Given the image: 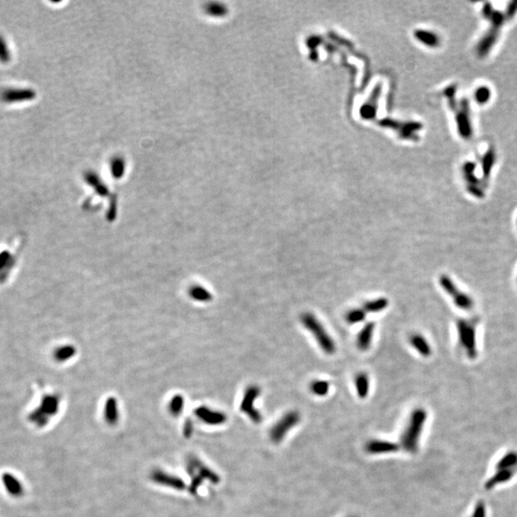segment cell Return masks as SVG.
Returning a JSON list of instances; mask_svg holds the SVG:
<instances>
[{"label":"cell","mask_w":517,"mask_h":517,"mask_svg":"<svg viewBox=\"0 0 517 517\" xmlns=\"http://www.w3.org/2000/svg\"><path fill=\"white\" fill-rule=\"evenodd\" d=\"M354 384L356 393L360 399H365L369 394L370 390V381L366 373H359L355 375Z\"/></svg>","instance_id":"cell-17"},{"label":"cell","mask_w":517,"mask_h":517,"mask_svg":"<svg viewBox=\"0 0 517 517\" xmlns=\"http://www.w3.org/2000/svg\"><path fill=\"white\" fill-rule=\"evenodd\" d=\"M486 507L485 504L480 501L477 503L473 510V513L471 517H486Z\"/></svg>","instance_id":"cell-26"},{"label":"cell","mask_w":517,"mask_h":517,"mask_svg":"<svg viewBox=\"0 0 517 517\" xmlns=\"http://www.w3.org/2000/svg\"><path fill=\"white\" fill-rule=\"evenodd\" d=\"M192 432H193V425H192V423L187 421L186 424H185V426H184V433H185L186 438H189V437L191 436Z\"/></svg>","instance_id":"cell-27"},{"label":"cell","mask_w":517,"mask_h":517,"mask_svg":"<svg viewBox=\"0 0 517 517\" xmlns=\"http://www.w3.org/2000/svg\"><path fill=\"white\" fill-rule=\"evenodd\" d=\"M1 481L8 493L14 498H21L24 495L25 489L22 481L14 474L5 472L1 476Z\"/></svg>","instance_id":"cell-13"},{"label":"cell","mask_w":517,"mask_h":517,"mask_svg":"<svg viewBox=\"0 0 517 517\" xmlns=\"http://www.w3.org/2000/svg\"><path fill=\"white\" fill-rule=\"evenodd\" d=\"M59 407V399L57 395H44L36 409L28 416V421L38 428L45 427L50 423L51 419L56 416Z\"/></svg>","instance_id":"cell-4"},{"label":"cell","mask_w":517,"mask_h":517,"mask_svg":"<svg viewBox=\"0 0 517 517\" xmlns=\"http://www.w3.org/2000/svg\"><path fill=\"white\" fill-rule=\"evenodd\" d=\"M183 400L181 396H176L170 403V413L173 416H178L181 415V412L183 410Z\"/></svg>","instance_id":"cell-24"},{"label":"cell","mask_w":517,"mask_h":517,"mask_svg":"<svg viewBox=\"0 0 517 517\" xmlns=\"http://www.w3.org/2000/svg\"><path fill=\"white\" fill-rule=\"evenodd\" d=\"M310 391L318 396H324L328 395L330 391V383L329 381L317 380L310 383Z\"/></svg>","instance_id":"cell-21"},{"label":"cell","mask_w":517,"mask_h":517,"mask_svg":"<svg viewBox=\"0 0 517 517\" xmlns=\"http://www.w3.org/2000/svg\"><path fill=\"white\" fill-rule=\"evenodd\" d=\"M476 325L477 321L471 319H458L456 322L460 347L470 359H475L478 355Z\"/></svg>","instance_id":"cell-3"},{"label":"cell","mask_w":517,"mask_h":517,"mask_svg":"<svg viewBox=\"0 0 517 517\" xmlns=\"http://www.w3.org/2000/svg\"><path fill=\"white\" fill-rule=\"evenodd\" d=\"M366 318V312L363 309H352L349 310L346 315L345 319L347 323L357 324L364 321Z\"/></svg>","instance_id":"cell-22"},{"label":"cell","mask_w":517,"mask_h":517,"mask_svg":"<svg viewBox=\"0 0 517 517\" xmlns=\"http://www.w3.org/2000/svg\"><path fill=\"white\" fill-rule=\"evenodd\" d=\"M350 517H354V516H350Z\"/></svg>","instance_id":"cell-28"},{"label":"cell","mask_w":517,"mask_h":517,"mask_svg":"<svg viewBox=\"0 0 517 517\" xmlns=\"http://www.w3.org/2000/svg\"><path fill=\"white\" fill-rule=\"evenodd\" d=\"M411 346L424 357H429L432 354V349L427 339L421 333H413L409 337Z\"/></svg>","instance_id":"cell-14"},{"label":"cell","mask_w":517,"mask_h":517,"mask_svg":"<svg viewBox=\"0 0 517 517\" xmlns=\"http://www.w3.org/2000/svg\"><path fill=\"white\" fill-rule=\"evenodd\" d=\"M36 91L29 87H10L1 90L0 100L6 104H15L34 100Z\"/></svg>","instance_id":"cell-9"},{"label":"cell","mask_w":517,"mask_h":517,"mask_svg":"<svg viewBox=\"0 0 517 517\" xmlns=\"http://www.w3.org/2000/svg\"><path fill=\"white\" fill-rule=\"evenodd\" d=\"M8 265L10 266L14 265L13 256L9 254V252H2V254H0V271L7 269Z\"/></svg>","instance_id":"cell-25"},{"label":"cell","mask_w":517,"mask_h":517,"mask_svg":"<svg viewBox=\"0 0 517 517\" xmlns=\"http://www.w3.org/2000/svg\"><path fill=\"white\" fill-rule=\"evenodd\" d=\"M195 416H197L203 424L208 425H222L227 421V416L223 413L215 410L209 409L207 407H200L195 411Z\"/></svg>","instance_id":"cell-11"},{"label":"cell","mask_w":517,"mask_h":517,"mask_svg":"<svg viewBox=\"0 0 517 517\" xmlns=\"http://www.w3.org/2000/svg\"><path fill=\"white\" fill-rule=\"evenodd\" d=\"M515 471H516V469L496 470V473L493 474V476L491 478H489V480L486 483V488L490 489L498 485H501L506 482L510 481V479L513 477Z\"/></svg>","instance_id":"cell-16"},{"label":"cell","mask_w":517,"mask_h":517,"mask_svg":"<svg viewBox=\"0 0 517 517\" xmlns=\"http://www.w3.org/2000/svg\"><path fill=\"white\" fill-rule=\"evenodd\" d=\"M187 471L192 477V484L190 486V492L194 494L203 482L208 480L213 484H218L221 479L217 474L215 473L212 469L203 465L196 458L189 460L187 463Z\"/></svg>","instance_id":"cell-5"},{"label":"cell","mask_w":517,"mask_h":517,"mask_svg":"<svg viewBox=\"0 0 517 517\" xmlns=\"http://www.w3.org/2000/svg\"><path fill=\"white\" fill-rule=\"evenodd\" d=\"M427 420V412L424 408H416L411 413L408 423L401 436L400 445L404 451L415 454L419 450L421 436Z\"/></svg>","instance_id":"cell-1"},{"label":"cell","mask_w":517,"mask_h":517,"mask_svg":"<svg viewBox=\"0 0 517 517\" xmlns=\"http://www.w3.org/2000/svg\"><path fill=\"white\" fill-rule=\"evenodd\" d=\"M301 416L297 411H289L273 425L269 431V438L274 444H280L287 434L300 423Z\"/></svg>","instance_id":"cell-7"},{"label":"cell","mask_w":517,"mask_h":517,"mask_svg":"<svg viewBox=\"0 0 517 517\" xmlns=\"http://www.w3.org/2000/svg\"><path fill=\"white\" fill-rule=\"evenodd\" d=\"M301 323L315 338L321 350L327 354H333L336 351V345L322 323L311 312H304L300 316Z\"/></svg>","instance_id":"cell-2"},{"label":"cell","mask_w":517,"mask_h":517,"mask_svg":"<svg viewBox=\"0 0 517 517\" xmlns=\"http://www.w3.org/2000/svg\"><path fill=\"white\" fill-rule=\"evenodd\" d=\"M374 327H375V325L373 322H369L363 327V329L359 332L357 341H356V345H357L359 350L367 351L371 347Z\"/></svg>","instance_id":"cell-15"},{"label":"cell","mask_w":517,"mask_h":517,"mask_svg":"<svg viewBox=\"0 0 517 517\" xmlns=\"http://www.w3.org/2000/svg\"><path fill=\"white\" fill-rule=\"evenodd\" d=\"M517 452L510 451L506 453L496 465V470L500 469H516Z\"/></svg>","instance_id":"cell-19"},{"label":"cell","mask_w":517,"mask_h":517,"mask_svg":"<svg viewBox=\"0 0 517 517\" xmlns=\"http://www.w3.org/2000/svg\"><path fill=\"white\" fill-rule=\"evenodd\" d=\"M261 394V389L258 386H250L247 388L244 395L243 402L241 403V411L252 421V423L258 424L263 421V416L258 409L254 407V403L257 401Z\"/></svg>","instance_id":"cell-8"},{"label":"cell","mask_w":517,"mask_h":517,"mask_svg":"<svg viewBox=\"0 0 517 517\" xmlns=\"http://www.w3.org/2000/svg\"><path fill=\"white\" fill-rule=\"evenodd\" d=\"M388 305H389L388 299L384 298V297H381V298H376L374 300L367 301L363 305L362 309H364V311L366 313L367 312L375 313V312H380V311H382L383 309H386Z\"/></svg>","instance_id":"cell-20"},{"label":"cell","mask_w":517,"mask_h":517,"mask_svg":"<svg viewBox=\"0 0 517 517\" xmlns=\"http://www.w3.org/2000/svg\"><path fill=\"white\" fill-rule=\"evenodd\" d=\"M11 59V54L5 37L0 35V63L6 65Z\"/></svg>","instance_id":"cell-23"},{"label":"cell","mask_w":517,"mask_h":517,"mask_svg":"<svg viewBox=\"0 0 517 517\" xmlns=\"http://www.w3.org/2000/svg\"><path fill=\"white\" fill-rule=\"evenodd\" d=\"M105 421L110 426H114L118 424L119 412H118V407H117V404H116L114 400H109L106 404Z\"/></svg>","instance_id":"cell-18"},{"label":"cell","mask_w":517,"mask_h":517,"mask_svg":"<svg viewBox=\"0 0 517 517\" xmlns=\"http://www.w3.org/2000/svg\"><path fill=\"white\" fill-rule=\"evenodd\" d=\"M151 479L155 484H158L160 486L167 487V488H173L176 490H183L186 488L185 482L183 481L181 478L168 473L164 470L161 469H155L151 474Z\"/></svg>","instance_id":"cell-10"},{"label":"cell","mask_w":517,"mask_h":517,"mask_svg":"<svg viewBox=\"0 0 517 517\" xmlns=\"http://www.w3.org/2000/svg\"><path fill=\"white\" fill-rule=\"evenodd\" d=\"M400 448V445L385 440H371L365 445V449L369 454L381 455L396 452Z\"/></svg>","instance_id":"cell-12"},{"label":"cell","mask_w":517,"mask_h":517,"mask_svg":"<svg viewBox=\"0 0 517 517\" xmlns=\"http://www.w3.org/2000/svg\"><path fill=\"white\" fill-rule=\"evenodd\" d=\"M439 284L441 287L445 290V293L450 296L454 305L462 310H470L474 307V301L472 297L464 292L459 287L454 283V281L446 274H443L439 278Z\"/></svg>","instance_id":"cell-6"}]
</instances>
